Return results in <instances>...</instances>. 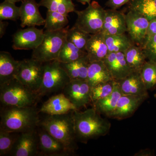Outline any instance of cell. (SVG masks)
Masks as SVG:
<instances>
[{"instance_id":"obj_1","label":"cell","mask_w":156,"mask_h":156,"mask_svg":"<svg viewBox=\"0 0 156 156\" xmlns=\"http://www.w3.org/2000/svg\"><path fill=\"white\" fill-rule=\"evenodd\" d=\"M39 111L35 106H2L0 128L9 132L21 133L34 131L40 124Z\"/></svg>"},{"instance_id":"obj_2","label":"cell","mask_w":156,"mask_h":156,"mask_svg":"<svg viewBox=\"0 0 156 156\" xmlns=\"http://www.w3.org/2000/svg\"><path fill=\"white\" fill-rule=\"evenodd\" d=\"M101 115L93 107L84 112L74 111L75 130L77 141L87 144L90 140L97 139L108 134L111 124Z\"/></svg>"},{"instance_id":"obj_3","label":"cell","mask_w":156,"mask_h":156,"mask_svg":"<svg viewBox=\"0 0 156 156\" xmlns=\"http://www.w3.org/2000/svg\"><path fill=\"white\" fill-rule=\"evenodd\" d=\"M73 111L65 114L49 115L40 121L39 126L62 143L68 149L75 154L78 149L75 130Z\"/></svg>"},{"instance_id":"obj_4","label":"cell","mask_w":156,"mask_h":156,"mask_svg":"<svg viewBox=\"0 0 156 156\" xmlns=\"http://www.w3.org/2000/svg\"><path fill=\"white\" fill-rule=\"evenodd\" d=\"M38 98L36 93L16 79L0 85V101L2 106H34Z\"/></svg>"},{"instance_id":"obj_5","label":"cell","mask_w":156,"mask_h":156,"mask_svg":"<svg viewBox=\"0 0 156 156\" xmlns=\"http://www.w3.org/2000/svg\"><path fill=\"white\" fill-rule=\"evenodd\" d=\"M71 81L67 73L57 60L44 62V74L41 87L37 92L39 98L62 91Z\"/></svg>"},{"instance_id":"obj_6","label":"cell","mask_w":156,"mask_h":156,"mask_svg":"<svg viewBox=\"0 0 156 156\" xmlns=\"http://www.w3.org/2000/svg\"><path fill=\"white\" fill-rule=\"evenodd\" d=\"M69 26L54 31L45 30L42 43L33 50L31 58L42 62L56 60L58 54L66 41Z\"/></svg>"},{"instance_id":"obj_7","label":"cell","mask_w":156,"mask_h":156,"mask_svg":"<svg viewBox=\"0 0 156 156\" xmlns=\"http://www.w3.org/2000/svg\"><path fill=\"white\" fill-rule=\"evenodd\" d=\"M75 12L77 15L76 27L90 34L101 32L106 10L97 2H92L85 10Z\"/></svg>"},{"instance_id":"obj_8","label":"cell","mask_w":156,"mask_h":156,"mask_svg":"<svg viewBox=\"0 0 156 156\" xmlns=\"http://www.w3.org/2000/svg\"><path fill=\"white\" fill-rule=\"evenodd\" d=\"M44 74V62L31 58L20 61L15 79L37 95L41 85Z\"/></svg>"},{"instance_id":"obj_9","label":"cell","mask_w":156,"mask_h":156,"mask_svg":"<svg viewBox=\"0 0 156 156\" xmlns=\"http://www.w3.org/2000/svg\"><path fill=\"white\" fill-rule=\"evenodd\" d=\"M91 91L87 80H73L62 89V93L79 110L91 103Z\"/></svg>"},{"instance_id":"obj_10","label":"cell","mask_w":156,"mask_h":156,"mask_svg":"<svg viewBox=\"0 0 156 156\" xmlns=\"http://www.w3.org/2000/svg\"><path fill=\"white\" fill-rule=\"evenodd\" d=\"M39 137V156L75 155L61 142L54 138L41 126L37 128Z\"/></svg>"},{"instance_id":"obj_11","label":"cell","mask_w":156,"mask_h":156,"mask_svg":"<svg viewBox=\"0 0 156 156\" xmlns=\"http://www.w3.org/2000/svg\"><path fill=\"white\" fill-rule=\"evenodd\" d=\"M44 36V30L35 27L18 30L12 36V48L14 50H34L42 43Z\"/></svg>"},{"instance_id":"obj_12","label":"cell","mask_w":156,"mask_h":156,"mask_svg":"<svg viewBox=\"0 0 156 156\" xmlns=\"http://www.w3.org/2000/svg\"><path fill=\"white\" fill-rule=\"evenodd\" d=\"M127 32L134 44L142 47L149 20L141 14L129 10L126 14Z\"/></svg>"},{"instance_id":"obj_13","label":"cell","mask_w":156,"mask_h":156,"mask_svg":"<svg viewBox=\"0 0 156 156\" xmlns=\"http://www.w3.org/2000/svg\"><path fill=\"white\" fill-rule=\"evenodd\" d=\"M39 137L37 128L20 133L9 156H39Z\"/></svg>"},{"instance_id":"obj_14","label":"cell","mask_w":156,"mask_h":156,"mask_svg":"<svg viewBox=\"0 0 156 156\" xmlns=\"http://www.w3.org/2000/svg\"><path fill=\"white\" fill-rule=\"evenodd\" d=\"M148 97L145 96L122 95L110 118L122 120L130 118Z\"/></svg>"},{"instance_id":"obj_15","label":"cell","mask_w":156,"mask_h":156,"mask_svg":"<svg viewBox=\"0 0 156 156\" xmlns=\"http://www.w3.org/2000/svg\"><path fill=\"white\" fill-rule=\"evenodd\" d=\"M102 61L115 81L124 79L134 71L126 61L123 52L109 53Z\"/></svg>"},{"instance_id":"obj_16","label":"cell","mask_w":156,"mask_h":156,"mask_svg":"<svg viewBox=\"0 0 156 156\" xmlns=\"http://www.w3.org/2000/svg\"><path fill=\"white\" fill-rule=\"evenodd\" d=\"M20 8V26L35 27L44 25V19L39 11L40 7L35 0H23Z\"/></svg>"},{"instance_id":"obj_17","label":"cell","mask_w":156,"mask_h":156,"mask_svg":"<svg viewBox=\"0 0 156 156\" xmlns=\"http://www.w3.org/2000/svg\"><path fill=\"white\" fill-rule=\"evenodd\" d=\"M116 81L122 95L149 97L140 72L133 71L126 77Z\"/></svg>"},{"instance_id":"obj_18","label":"cell","mask_w":156,"mask_h":156,"mask_svg":"<svg viewBox=\"0 0 156 156\" xmlns=\"http://www.w3.org/2000/svg\"><path fill=\"white\" fill-rule=\"evenodd\" d=\"M77 108L62 93L50 98L43 104L40 112L49 115L65 114Z\"/></svg>"},{"instance_id":"obj_19","label":"cell","mask_w":156,"mask_h":156,"mask_svg":"<svg viewBox=\"0 0 156 156\" xmlns=\"http://www.w3.org/2000/svg\"><path fill=\"white\" fill-rule=\"evenodd\" d=\"M105 35H116L127 32L126 14L115 9L106 10L103 28Z\"/></svg>"},{"instance_id":"obj_20","label":"cell","mask_w":156,"mask_h":156,"mask_svg":"<svg viewBox=\"0 0 156 156\" xmlns=\"http://www.w3.org/2000/svg\"><path fill=\"white\" fill-rule=\"evenodd\" d=\"M86 51L90 63L101 61L106 57L108 54V50L104 34L102 32L91 34L86 46Z\"/></svg>"},{"instance_id":"obj_21","label":"cell","mask_w":156,"mask_h":156,"mask_svg":"<svg viewBox=\"0 0 156 156\" xmlns=\"http://www.w3.org/2000/svg\"><path fill=\"white\" fill-rule=\"evenodd\" d=\"M20 63L9 52H0V85L15 79Z\"/></svg>"},{"instance_id":"obj_22","label":"cell","mask_w":156,"mask_h":156,"mask_svg":"<svg viewBox=\"0 0 156 156\" xmlns=\"http://www.w3.org/2000/svg\"><path fill=\"white\" fill-rule=\"evenodd\" d=\"M112 80L111 74L102 60L89 63L87 81L91 88Z\"/></svg>"},{"instance_id":"obj_23","label":"cell","mask_w":156,"mask_h":156,"mask_svg":"<svg viewBox=\"0 0 156 156\" xmlns=\"http://www.w3.org/2000/svg\"><path fill=\"white\" fill-rule=\"evenodd\" d=\"M122 95L118 83L116 81L114 90L111 94L92 104L93 107L101 115L110 118Z\"/></svg>"},{"instance_id":"obj_24","label":"cell","mask_w":156,"mask_h":156,"mask_svg":"<svg viewBox=\"0 0 156 156\" xmlns=\"http://www.w3.org/2000/svg\"><path fill=\"white\" fill-rule=\"evenodd\" d=\"M61 63L71 80H87L89 62L87 56L68 63Z\"/></svg>"},{"instance_id":"obj_25","label":"cell","mask_w":156,"mask_h":156,"mask_svg":"<svg viewBox=\"0 0 156 156\" xmlns=\"http://www.w3.org/2000/svg\"><path fill=\"white\" fill-rule=\"evenodd\" d=\"M105 35V34H104ZM105 43L109 53L125 52L134 43L126 34L116 35H105Z\"/></svg>"},{"instance_id":"obj_26","label":"cell","mask_w":156,"mask_h":156,"mask_svg":"<svg viewBox=\"0 0 156 156\" xmlns=\"http://www.w3.org/2000/svg\"><path fill=\"white\" fill-rule=\"evenodd\" d=\"M126 61L134 71L140 72L146 62V56L142 47L132 45L124 53Z\"/></svg>"},{"instance_id":"obj_27","label":"cell","mask_w":156,"mask_h":156,"mask_svg":"<svg viewBox=\"0 0 156 156\" xmlns=\"http://www.w3.org/2000/svg\"><path fill=\"white\" fill-rule=\"evenodd\" d=\"M129 10L141 14L149 21L156 17V0H132Z\"/></svg>"},{"instance_id":"obj_28","label":"cell","mask_w":156,"mask_h":156,"mask_svg":"<svg viewBox=\"0 0 156 156\" xmlns=\"http://www.w3.org/2000/svg\"><path fill=\"white\" fill-rule=\"evenodd\" d=\"M87 55L86 51L80 50L72 43L66 40L56 60L61 63H68L75 61Z\"/></svg>"},{"instance_id":"obj_29","label":"cell","mask_w":156,"mask_h":156,"mask_svg":"<svg viewBox=\"0 0 156 156\" xmlns=\"http://www.w3.org/2000/svg\"><path fill=\"white\" fill-rule=\"evenodd\" d=\"M39 4L47 8L48 11H56L67 16L69 13L76 11L72 0H41Z\"/></svg>"},{"instance_id":"obj_30","label":"cell","mask_w":156,"mask_h":156,"mask_svg":"<svg viewBox=\"0 0 156 156\" xmlns=\"http://www.w3.org/2000/svg\"><path fill=\"white\" fill-rule=\"evenodd\" d=\"M68 16L56 11H48L45 19L46 30L54 31L66 27L69 23Z\"/></svg>"},{"instance_id":"obj_31","label":"cell","mask_w":156,"mask_h":156,"mask_svg":"<svg viewBox=\"0 0 156 156\" xmlns=\"http://www.w3.org/2000/svg\"><path fill=\"white\" fill-rule=\"evenodd\" d=\"M91 35L74 25L68 30L66 39L80 50L86 52V46Z\"/></svg>"},{"instance_id":"obj_32","label":"cell","mask_w":156,"mask_h":156,"mask_svg":"<svg viewBox=\"0 0 156 156\" xmlns=\"http://www.w3.org/2000/svg\"><path fill=\"white\" fill-rule=\"evenodd\" d=\"M140 73L148 91L154 90L156 88V61L148 60Z\"/></svg>"},{"instance_id":"obj_33","label":"cell","mask_w":156,"mask_h":156,"mask_svg":"<svg viewBox=\"0 0 156 156\" xmlns=\"http://www.w3.org/2000/svg\"><path fill=\"white\" fill-rule=\"evenodd\" d=\"M20 133L0 128V156H9Z\"/></svg>"},{"instance_id":"obj_34","label":"cell","mask_w":156,"mask_h":156,"mask_svg":"<svg viewBox=\"0 0 156 156\" xmlns=\"http://www.w3.org/2000/svg\"><path fill=\"white\" fill-rule=\"evenodd\" d=\"M116 81L115 80L108 81L105 83H101L91 88V103L104 98L110 95L115 89Z\"/></svg>"},{"instance_id":"obj_35","label":"cell","mask_w":156,"mask_h":156,"mask_svg":"<svg viewBox=\"0 0 156 156\" xmlns=\"http://www.w3.org/2000/svg\"><path fill=\"white\" fill-rule=\"evenodd\" d=\"M20 19V8L15 3L5 0L0 4V20L16 21Z\"/></svg>"},{"instance_id":"obj_36","label":"cell","mask_w":156,"mask_h":156,"mask_svg":"<svg viewBox=\"0 0 156 156\" xmlns=\"http://www.w3.org/2000/svg\"><path fill=\"white\" fill-rule=\"evenodd\" d=\"M147 59L156 61V35L142 47Z\"/></svg>"},{"instance_id":"obj_37","label":"cell","mask_w":156,"mask_h":156,"mask_svg":"<svg viewBox=\"0 0 156 156\" xmlns=\"http://www.w3.org/2000/svg\"><path fill=\"white\" fill-rule=\"evenodd\" d=\"M155 35H156V17L149 21L146 35L144 43L142 47Z\"/></svg>"},{"instance_id":"obj_38","label":"cell","mask_w":156,"mask_h":156,"mask_svg":"<svg viewBox=\"0 0 156 156\" xmlns=\"http://www.w3.org/2000/svg\"><path fill=\"white\" fill-rule=\"evenodd\" d=\"M131 1L132 0H108L106 3V5L111 9L117 10Z\"/></svg>"},{"instance_id":"obj_39","label":"cell","mask_w":156,"mask_h":156,"mask_svg":"<svg viewBox=\"0 0 156 156\" xmlns=\"http://www.w3.org/2000/svg\"><path fill=\"white\" fill-rule=\"evenodd\" d=\"M154 153L149 149H142L134 154V156H151L153 155Z\"/></svg>"},{"instance_id":"obj_40","label":"cell","mask_w":156,"mask_h":156,"mask_svg":"<svg viewBox=\"0 0 156 156\" xmlns=\"http://www.w3.org/2000/svg\"><path fill=\"white\" fill-rule=\"evenodd\" d=\"M9 23L3 20H0V37L2 38L5 34L6 29Z\"/></svg>"},{"instance_id":"obj_41","label":"cell","mask_w":156,"mask_h":156,"mask_svg":"<svg viewBox=\"0 0 156 156\" xmlns=\"http://www.w3.org/2000/svg\"><path fill=\"white\" fill-rule=\"evenodd\" d=\"M79 2L82 3L83 5H85L86 4H89L91 3V0H77Z\"/></svg>"},{"instance_id":"obj_42","label":"cell","mask_w":156,"mask_h":156,"mask_svg":"<svg viewBox=\"0 0 156 156\" xmlns=\"http://www.w3.org/2000/svg\"><path fill=\"white\" fill-rule=\"evenodd\" d=\"M6 1H9L11 2L16 3L18 2H22L23 0H6Z\"/></svg>"},{"instance_id":"obj_43","label":"cell","mask_w":156,"mask_h":156,"mask_svg":"<svg viewBox=\"0 0 156 156\" xmlns=\"http://www.w3.org/2000/svg\"><path fill=\"white\" fill-rule=\"evenodd\" d=\"M154 97L156 98V93L155 94H154Z\"/></svg>"}]
</instances>
